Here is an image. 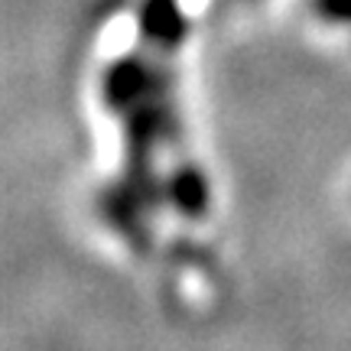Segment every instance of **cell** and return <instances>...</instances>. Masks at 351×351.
<instances>
[{
  "instance_id": "obj_1",
  "label": "cell",
  "mask_w": 351,
  "mask_h": 351,
  "mask_svg": "<svg viewBox=\"0 0 351 351\" xmlns=\"http://www.w3.org/2000/svg\"><path fill=\"white\" fill-rule=\"evenodd\" d=\"M163 88H166V69H160L147 56H124L104 75V98L117 111H127L137 101L160 95Z\"/></svg>"
},
{
  "instance_id": "obj_2",
  "label": "cell",
  "mask_w": 351,
  "mask_h": 351,
  "mask_svg": "<svg viewBox=\"0 0 351 351\" xmlns=\"http://www.w3.org/2000/svg\"><path fill=\"white\" fill-rule=\"evenodd\" d=\"M189 33V20L179 0H143L140 7V36L150 43L153 49L169 52L176 49Z\"/></svg>"
},
{
  "instance_id": "obj_3",
  "label": "cell",
  "mask_w": 351,
  "mask_h": 351,
  "mask_svg": "<svg viewBox=\"0 0 351 351\" xmlns=\"http://www.w3.org/2000/svg\"><path fill=\"white\" fill-rule=\"evenodd\" d=\"M166 192H169V199H173L176 208H179L182 215H189V218H202V215L208 212L212 192H208L205 176H202L195 166L176 169L173 179L166 182Z\"/></svg>"
},
{
  "instance_id": "obj_4",
  "label": "cell",
  "mask_w": 351,
  "mask_h": 351,
  "mask_svg": "<svg viewBox=\"0 0 351 351\" xmlns=\"http://www.w3.org/2000/svg\"><path fill=\"white\" fill-rule=\"evenodd\" d=\"M313 10L328 23H351V0H313Z\"/></svg>"
}]
</instances>
